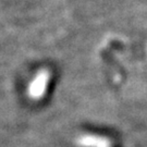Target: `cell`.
Wrapping results in <instances>:
<instances>
[{
	"label": "cell",
	"mask_w": 147,
	"mask_h": 147,
	"mask_svg": "<svg viewBox=\"0 0 147 147\" xmlns=\"http://www.w3.org/2000/svg\"><path fill=\"white\" fill-rule=\"evenodd\" d=\"M49 78H50V74L48 71H42L33 80L28 88V94L32 98L38 99L45 94V90L47 88L48 82H49Z\"/></svg>",
	"instance_id": "6da1fadb"
},
{
	"label": "cell",
	"mask_w": 147,
	"mask_h": 147,
	"mask_svg": "<svg viewBox=\"0 0 147 147\" xmlns=\"http://www.w3.org/2000/svg\"><path fill=\"white\" fill-rule=\"evenodd\" d=\"M79 145L82 147H110L109 140L101 136L85 135L79 140Z\"/></svg>",
	"instance_id": "7a4b0ae2"
}]
</instances>
